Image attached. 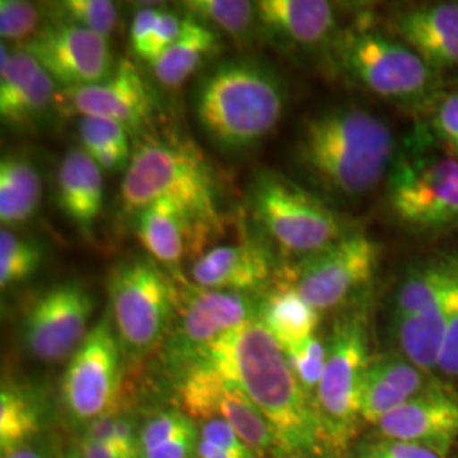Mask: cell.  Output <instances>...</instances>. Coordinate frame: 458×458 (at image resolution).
I'll use <instances>...</instances> for the list:
<instances>
[{
    "label": "cell",
    "instance_id": "cell-31",
    "mask_svg": "<svg viewBox=\"0 0 458 458\" xmlns=\"http://www.w3.org/2000/svg\"><path fill=\"white\" fill-rule=\"evenodd\" d=\"M43 262V248L22 240L13 231H0V287L2 291L33 277Z\"/></svg>",
    "mask_w": 458,
    "mask_h": 458
},
{
    "label": "cell",
    "instance_id": "cell-22",
    "mask_svg": "<svg viewBox=\"0 0 458 458\" xmlns=\"http://www.w3.org/2000/svg\"><path fill=\"white\" fill-rule=\"evenodd\" d=\"M272 263L268 253L255 245H223L197 257L191 267L196 285L231 293H251L265 285Z\"/></svg>",
    "mask_w": 458,
    "mask_h": 458
},
{
    "label": "cell",
    "instance_id": "cell-21",
    "mask_svg": "<svg viewBox=\"0 0 458 458\" xmlns=\"http://www.w3.org/2000/svg\"><path fill=\"white\" fill-rule=\"evenodd\" d=\"M134 234L149 259L177 270L197 229L208 231L183 206L160 199L134 213Z\"/></svg>",
    "mask_w": 458,
    "mask_h": 458
},
{
    "label": "cell",
    "instance_id": "cell-46",
    "mask_svg": "<svg viewBox=\"0 0 458 458\" xmlns=\"http://www.w3.org/2000/svg\"><path fill=\"white\" fill-rule=\"evenodd\" d=\"M72 458H130L114 448L82 438Z\"/></svg>",
    "mask_w": 458,
    "mask_h": 458
},
{
    "label": "cell",
    "instance_id": "cell-12",
    "mask_svg": "<svg viewBox=\"0 0 458 458\" xmlns=\"http://www.w3.org/2000/svg\"><path fill=\"white\" fill-rule=\"evenodd\" d=\"M92 294L70 280L38 295L22 319V342L30 355L45 363L72 359L90 333Z\"/></svg>",
    "mask_w": 458,
    "mask_h": 458
},
{
    "label": "cell",
    "instance_id": "cell-6",
    "mask_svg": "<svg viewBox=\"0 0 458 458\" xmlns=\"http://www.w3.org/2000/svg\"><path fill=\"white\" fill-rule=\"evenodd\" d=\"M370 360L365 316L353 312L340 318L333 329L327 369L314 397L327 450L342 452L357 433L361 380Z\"/></svg>",
    "mask_w": 458,
    "mask_h": 458
},
{
    "label": "cell",
    "instance_id": "cell-10",
    "mask_svg": "<svg viewBox=\"0 0 458 458\" xmlns=\"http://www.w3.org/2000/svg\"><path fill=\"white\" fill-rule=\"evenodd\" d=\"M181 411L194 423L226 421L255 455L278 450L276 435L245 391L213 365L191 361L177 386Z\"/></svg>",
    "mask_w": 458,
    "mask_h": 458
},
{
    "label": "cell",
    "instance_id": "cell-47",
    "mask_svg": "<svg viewBox=\"0 0 458 458\" xmlns=\"http://www.w3.org/2000/svg\"><path fill=\"white\" fill-rule=\"evenodd\" d=\"M2 458H55L49 455L48 452H45L39 446H34L33 443H28L24 446H19L16 450L2 455Z\"/></svg>",
    "mask_w": 458,
    "mask_h": 458
},
{
    "label": "cell",
    "instance_id": "cell-15",
    "mask_svg": "<svg viewBox=\"0 0 458 458\" xmlns=\"http://www.w3.org/2000/svg\"><path fill=\"white\" fill-rule=\"evenodd\" d=\"M58 107L68 115L114 121L130 132L149 123L157 98L140 70L121 60L107 81L64 89L58 94Z\"/></svg>",
    "mask_w": 458,
    "mask_h": 458
},
{
    "label": "cell",
    "instance_id": "cell-42",
    "mask_svg": "<svg viewBox=\"0 0 458 458\" xmlns=\"http://www.w3.org/2000/svg\"><path fill=\"white\" fill-rule=\"evenodd\" d=\"M360 458H445L435 450L416 443L386 440L370 443L361 450Z\"/></svg>",
    "mask_w": 458,
    "mask_h": 458
},
{
    "label": "cell",
    "instance_id": "cell-26",
    "mask_svg": "<svg viewBox=\"0 0 458 458\" xmlns=\"http://www.w3.org/2000/svg\"><path fill=\"white\" fill-rule=\"evenodd\" d=\"M217 48L219 43L213 30L187 14L183 17L181 38L153 65L155 77L164 87L175 89L191 79L202 62Z\"/></svg>",
    "mask_w": 458,
    "mask_h": 458
},
{
    "label": "cell",
    "instance_id": "cell-27",
    "mask_svg": "<svg viewBox=\"0 0 458 458\" xmlns=\"http://www.w3.org/2000/svg\"><path fill=\"white\" fill-rule=\"evenodd\" d=\"M43 199L41 177L28 158L5 155L0 162V221L5 226L31 219Z\"/></svg>",
    "mask_w": 458,
    "mask_h": 458
},
{
    "label": "cell",
    "instance_id": "cell-20",
    "mask_svg": "<svg viewBox=\"0 0 458 458\" xmlns=\"http://www.w3.org/2000/svg\"><path fill=\"white\" fill-rule=\"evenodd\" d=\"M55 187L58 209L83 236L92 238L104 206V177L83 148H73L62 158Z\"/></svg>",
    "mask_w": 458,
    "mask_h": 458
},
{
    "label": "cell",
    "instance_id": "cell-5",
    "mask_svg": "<svg viewBox=\"0 0 458 458\" xmlns=\"http://www.w3.org/2000/svg\"><path fill=\"white\" fill-rule=\"evenodd\" d=\"M107 293L117 338L134 355H145L162 342L181 306L174 280L153 259L117 263Z\"/></svg>",
    "mask_w": 458,
    "mask_h": 458
},
{
    "label": "cell",
    "instance_id": "cell-35",
    "mask_svg": "<svg viewBox=\"0 0 458 458\" xmlns=\"http://www.w3.org/2000/svg\"><path fill=\"white\" fill-rule=\"evenodd\" d=\"M284 353L301 387L314 403L318 387L327 369V346L312 336L304 342L284 346Z\"/></svg>",
    "mask_w": 458,
    "mask_h": 458
},
{
    "label": "cell",
    "instance_id": "cell-14",
    "mask_svg": "<svg viewBox=\"0 0 458 458\" xmlns=\"http://www.w3.org/2000/svg\"><path fill=\"white\" fill-rule=\"evenodd\" d=\"M22 48L65 89L104 82L114 73L107 39L70 22L43 28Z\"/></svg>",
    "mask_w": 458,
    "mask_h": 458
},
{
    "label": "cell",
    "instance_id": "cell-28",
    "mask_svg": "<svg viewBox=\"0 0 458 458\" xmlns=\"http://www.w3.org/2000/svg\"><path fill=\"white\" fill-rule=\"evenodd\" d=\"M41 399L21 386H2L0 391V450L2 455L33 443L43 426Z\"/></svg>",
    "mask_w": 458,
    "mask_h": 458
},
{
    "label": "cell",
    "instance_id": "cell-39",
    "mask_svg": "<svg viewBox=\"0 0 458 458\" xmlns=\"http://www.w3.org/2000/svg\"><path fill=\"white\" fill-rule=\"evenodd\" d=\"M438 370L458 377V257H452V287L448 294V325Z\"/></svg>",
    "mask_w": 458,
    "mask_h": 458
},
{
    "label": "cell",
    "instance_id": "cell-13",
    "mask_svg": "<svg viewBox=\"0 0 458 458\" xmlns=\"http://www.w3.org/2000/svg\"><path fill=\"white\" fill-rule=\"evenodd\" d=\"M378 255L372 238L348 233L335 245L299 263L293 285L318 311L333 310L372 278Z\"/></svg>",
    "mask_w": 458,
    "mask_h": 458
},
{
    "label": "cell",
    "instance_id": "cell-23",
    "mask_svg": "<svg viewBox=\"0 0 458 458\" xmlns=\"http://www.w3.org/2000/svg\"><path fill=\"white\" fill-rule=\"evenodd\" d=\"M255 9L263 28L302 47L323 43L335 26V9L325 0H260Z\"/></svg>",
    "mask_w": 458,
    "mask_h": 458
},
{
    "label": "cell",
    "instance_id": "cell-7",
    "mask_svg": "<svg viewBox=\"0 0 458 458\" xmlns=\"http://www.w3.org/2000/svg\"><path fill=\"white\" fill-rule=\"evenodd\" d=\"M251 206L265 231L294 253L312 255L346 236L342 217L321 199L272 172L253 183Z\"/></svg>",
    "mask_w": 458,
    "mask_h": 458
},
{
    "label": "cell",
    "instance_id": "cell-37",
    "mask_svg": "<svg viewBox=\"0 0 458 458\" xmlns=\"http://www.w3.org/2000/svg\"><path fill=\"white\" fill-rule=\"evenodd\" d=\"M196 426L181 410L160 411L140 428V454L170 442Z\"/></svg>",
    "mask_w": 458,
    "mask_h": 458
},
{
    "label": "cell",
    "instance_id": "cell-24",
    "mask_svg": "<svg viewBox=\"0 0 458 458\" xmlns=\"http://www.w3.org/2000/svg\"><path fill=\"white\" fill-rule=\"evenodd\" d=\"M257 321L284 348L314 336L319 311L297 293L293 284H284L259 301Z\"/></svg>",
    "mask_w": 458,
    "mask_h": 458
},
{
    "label": "cell",
    "instance_id": "cell-1",
    "mask_svg": "<svg viewBox=\"0 0 458 458\" xmlns=\"http://www.w3.org/2000/svg\"><path fill=\"white\" fill-rule=\"evenodd\" d=\"M196 360L236 382L272 428L278 452L289 458H321L327 448L314 403L304 393L284 348L257 319L229 331Z\"/></svg>",
    "mask_w": 458,
    "mask_h": 458
},
{
    "label": "cell",
    "instance_id": "cell-4",
    "mask_svg": "<svg viewBox=\"0 0 458 458\" xmlns=\"http://www.w3.org/2000/svg\"><path fill=\"white\" fill-rule=\"evenodd\" d=\"M160 199L183 206L208 231L221 228L217 182L204 155L189 141L148 138L134 148L121 183L126 213Z\"/></svg>",
    "mask_w": 458,
    "mask_h": 458
},
{
    "label": "cell",
    "instance_id": "cell-44",
    "mask_svg": "<svg viewBox=\"0 0 458 458\" xmlns=\"http://www.w3.org/2000/svg\"><path fill=\"white\" fill-rule=\"evenodd\" d=\"M158 7H141L134 17H132L131 24V47L132 51L143 60L145 53H147L149 39L155 31L157 21L160 16Z\"/></svg>",
    "mask_w": 458,
    "mask_h": 458
},
{
    "label": "cell",
    "instance_id": "cell-45",
    "mask_svg": "<svg viewBox=\"0 0 458 458\" xmlns=\"http://www.w3.org/2000/svg\"><path fill=\"white\" fill-rule=\"evenodd\" d=\"M199 445V429L194 428L181 437L155 446L147 452H141L140 458H196Z\"/></svg>",
    "mask_w": 458,
    "mask_h": 458
},
{
    "label": "cell",
    "instance_id": "cell-19",
    "mask_svg": "<svg viewBox=\"0 0 458 458\" xmlns=\"http://www.w3.org/2000/svg\"><path fill=\"white\" fill-rule=\"evenodd\" d=\"M397 33L433 72L458 66V4L420 5L395 21Z\"/></svg>",
    "mask_w": 458,
    "mask_h": 458
},
{
    "label": "cell",
    "instance_id": "cell-29",
    "mask_svg": "<svg viewBox=\"0 0 458 458\" xmlns=\"http://www.w3.org/2000/svg\"><path fill=\"white\" fill-rule=\"evenodd\" d=\"M452 285V257L411 270L394 304V319L421 314L438 304Z\"/></svg>",
    "mask_w": 458,
    "mask_h": 458
},
{
    "label": "cell",
    "instance_id": "cell-30",
    "mask_svg": "<svg viewBox=\"0 0 458 458\" xmlns=\"http://www.w3.org/2000/svg\"><path fill=\"white\" fill-rule=\"evenodd\" d=\"M189 16L213 24L231 36H245L257 19L255 4L246 0H189L183 4Z\"/></svg>",
    "mask_w": 458,
    "mask_h": 458
},
{
    "label": "cell",
    "instance_id": "cell-17",
    "mask_svg": "<svg viewBox=\"0 0 458 458\" xmlns=\"http://www.w3.org/2000/svg\"><path fill=\"white\" fill-rule=\"evenodd\" d=\"M56 82L33 56L19 47L0 49V117L16 130L38 126L58 106Z\"/></svg>",
    "mask_w": 458,
    "mask_h": 458
},
{
    "label": "cell",
    "instance_id": "cell-48",
    "mask_svg": "<svg viewBox=\"0 0 458 458\" xmlns=\"http://www.w3.org/2000/svg\"><path fill=\"white\" fill-rule=\"evenodd\" d=\"M196 458H229L226 454H223L221 450H217L209 443L200 442L197 445Z\"/></svg>",
    "mask_w": 458,
    "mask_h": 458
},
{
    "label": "cell",
    "instance_id": "cell-18",
    "mask_svg": "<svg viewBox=\"0 0 458 458\" xmlns=\"http://www.w3.org/2000/svg\"><path fill=\"white\" fill-rule=\"evenodd\" d=\"M386 440L423 445L446 458L458 440V401L438 387L411 397L378 425Z\"/></svg>",
    "mask_w": 458,
    "mask_h": 458
},
{
    "label": "cell",
    "instance_id": "cell-16",
    "mask_svg": "<svg viewBox=\"0 0 458 458\" xmlns=\"http://www.w3.org/2000/svg\"><path fill=\"white\" fill-rule=\"evenodd\" d=\"M259 301L245 293L189 287L181 299L175 331L179 357H197L229 331L257 319Z\"/></svg>",
    "mask_w": 458,
    "mask_h": 458
},
{
    "label": "cell",
    "instance_id": "cell-32",
    "mask_svg": "<svg viewBox=\"0 0 458 458\" xmlns=\"http://www.w3.org/2000/svg\"><path fill=\"white\" fill-rule=\"evenodd\" d=\"M83 438L107 445L126 457L140 458V428L130 414L113 411L98 418L87 425Z\"/></svg>",
    "mask_w": 458,
    "mask_h": 458
},
{
    "label": "cell",
    "instance_id": "cell-40",
    "mask_svg": "<svg viewBox=\"0 0 458 458\" xmlns=\"http://www.w3.org/2000/svg\"><path fill=\"white\" fill-rule=\"evenodd\" d=\"M199 440L209 443L226 454L229 458H257V455L246 446L238 433L223 420H208L197 426Z\"/></svg>",
    "mask_w": 458,
    "mask_h": 458
},
{
    "label": "cell",
    "instance_id": "cell-11",
    "mask_svg": "<svg viewBox=\"0 0 458 458\" xmlns=\"http://www.w3.org/2000/svg\"><path fill=\"white\" fill-rule=\"evenodd\" d=\"M121 389V342L111 314H104L68 361L62 395L75 423H92L113 412Z\"/></svg>",
    "mask_w": 458,
    "mask_h": 458
},
{
    "label": "cell",
    "instance_id": "cell-2",
    "mask_svg": "<svg viewBox=\"0 0 458 458\" xmlns=\"http://www.w3.org/2000/svg\"><path fill=\"white\" fill-rule=\"evenodd\" d=\"M391 128L357 107H336L306 121L297 141V160L333 194L370 192L393 168Z\"/></svg>",
    "mask_w": 458,
    "mask_h": 458
},
{
    "label": "cell",
    "instance_id": "cell-25",
    "mask_svg": "<svg viewBox=\"0 0 458 458\" xmlns=\"http://www.w3.org/2000/svg\"><path fill=\"white\" fill-rule=\"evenodd\" d=\"M448 294L450 289L428 311L394 319V335L401 353L425 374L437 370L440 363L448 325Z\"/></svg>",
    "mask_w": 458,
    "mask_h": 458
},
{
    "label": "cell",
    "instance_id": "cell-41",
    "mask_svg": "<svg viewBox=\"0 0 458 458\" xmlns=\"http://www.w3.org/2000/svg\"><path fill=\"white\" fill-rule=\"evenodd\" d=\"M182 26H183V17L177 16L168 9H162L143 60L149 65H155L162 58L165 51L172 48L175 41L181 38Z\"/></svg>",
    "mask_w": 458,
    "mask_h": 458
},
{
    "label": "cell",
    "instance_id": "cell-38",
    "mask_svg": "<svg viewBox=\"0 0 458 458\" xmlns=\"http://www.w3.org/2000/svg\"><path fill=\"white\" fill-rule=\"evenodd\" d=\"M39 11L31 2L2 0L0 2V36L7 41H30L38 34Z\"/></svg>",
    "mask_w": 458,
    "mask_h": 458
},
{
    "label": "cell",
    "instance_id": "cell-43",
    "mask_svg": "<svg viewBox=\"0 0 458 458\" xmlns=\"http://www.w3.org/2000/svg\"><path fill=\"white\" fill-rule=\"evenodd\" d=\"M435 128L458 157V92L440 98L435 111Z\"/></svg>",
    "mask_w": 458,
    "mask_h": 458
},
{
    "label": "cell",
    "instance_id": "cell-3",
    "mask_svg": "<svg viewBox=\"0 0 458 458\" xmlns=\"http://www.w3.org/2000/svg\"><path fill=\"white\" fill-rule=\"evenodd\" d=\"M285 106L277 75L255 62L216 66L197 87L194 109L202 131L217 147L242 151L274 131Z\"/></svg>",
    "mask_w": 458,
    "mask_h": 458
},
{
    "label": "cell",
    "instance_id": "cell-8",
    "mask_svg": "<svg viewBox=\"0 0 458 458\" xmlns=\"http://www.w3.org/2000/svg\"><path fill=\"white\" fill-rule=\"evenodd\" d=\"M387 202L394 217L408 228L458 226V157L414 153L395 160Z\"/></svg>",
    "mask_w": 458,
    "mask_h": 458
},
{
    "label": "cell",
    "instance_id": "cell-36",
    "mask_svg": "<svg viewBox=\"0 0 458 458\" xmlns=\"http://www.w3.org/2000/svg\"><path fill=\"white\" fill-rule=\"evenodd\" d=\"M79 132L82 140L83 151L89 157L106 149L132 155L130 151L128 131L114 121L102 117H82Z\"/></svg>",
    "mask_w": 458,
    "mask_h": 458
},
{
    "label": "cell",
    "instance_id": "cell-34",
    "mask_svg": "<svg viewBox=\"0 0 458 458\" xmlns=\"http://www.w3.org/2000/svg\"><path fill=\"white\" fill-rule=\"evenodd\" d=\"M410 399V395L394 387L393 384H389L382 377L377 376L369 367L361 380L359 399L360 420L370 425H378L387 414H391Z\"/></svg>",
    "mask_w": 458,
    "mask_h": 458
},
{
    "label": "cell",
    "instance_id": "cell-9",
    "mask_svg": "<svg viewBox=\"0 0 458 458\" xmlns=\"http://www.w3.org/2000/svg\"><path fill=\"white\" fill-rule=\"evenodd\" d=\"M338 56L357 82L380 98L418 100L433 83L435 72L425 60L406 43L384 34H344L338 43Z\"/></svg>",
    "mask_w": 458,
    "mask_h": 458
},
{
    "label": "cell",
    "instance_id": "cell-33",
    "mask_svg": "<svg viewBox=\"0 0 458 458\" xmlns=\"http://www.w3.org/2000/svg\"><path fill=\"white\" fill-rule=\"evenodd\" d=\"M56 11L62 22L81 26L106 39L113 34L119 21L117 5L109 0H66L56 4Z\"/></svg>",
    "mask_w": 458,
    "mask_h": 458
}]
</instances>
